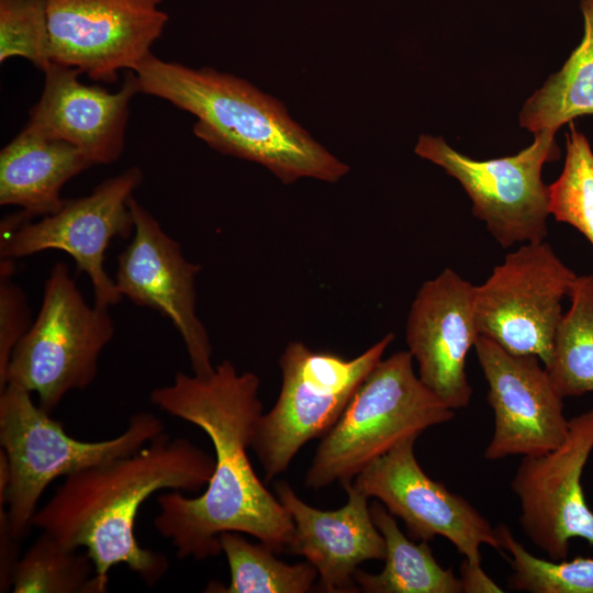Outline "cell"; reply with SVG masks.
<instances>
[{"instance_id": "cell-21", "label": "cell", "mask_w": 593, "mask_h": 593, "mask_svg": "<svg viewBox=\"0 0 593 593\" xmlns=\"http://www.w3.org/2000/svg\"><path fill=\"white\" fill-rule=\"evenodd\" d=\"M584 32L562 68L525 102L521 126L535 133L558 128L573 119L593 114V0H580Z\"/></svg>"}, {"instance_id": "cell-26", "label": "cell", "mask_w": 593, "mask_h": 593, "mask_svg": "<svg viewBox=\"0 0 593 593\" xmlns=\"http://www.w3.org/2000/svg\"><path fill=\"white\" fill-rule=\"evenodd\" d=\"M564 166L548 186L549 213L577 228L593 246V149L570 122Z\"/></svg>"}, {"instance_id": "cell-22", "label": "cell", "mask_w": 593, "mask_h": 593, "mask_svg": "<svg viewBox=\"0 0 593 593\" xmlns=\"http://www.w3.org/2000/svg\"><path fill=\"white\" fill-rule=\"evenodd\" d=\"M545 368L564 399L593 392V275L577 277Z\"/></svg>"}, {"instance_id": "cell-8", "label": "cell", "mask_w": 593, "mask_h": 593, "mask_svg": "<svg viewBox=\"0 0 593 593\" xmlns=\"http://www.w3.org/2000/svg\"><path fill=\"white\" fill-rule=\"evenodd\" d=\"M415 153L459 181L473 215L502 247L545 240L550 213L541 169L560 157L555 133H535L533 144L519 153L489 160L472 159L430 135L419 136Z\"/></svg>"}, {"instance_id": "cell-20", "label": "cell", "mask_w": 593, "mask_h": 593, "mask_svg": "<svg viewBox=\"0 0 593 593\" xmlns=\"http://www.w3.org/2000/svg\"><path fill=\"white\" fill-rule=\"evenodd\" d=\"M372 519L385 541L384 567L376 574L360 569L355 580L366 593H462L459 577L435 559L428 541L414 542L400 529L382 503L370 505Z\"/></svg>"}, {"instance_id": "cell-5", "label": "cell", "mask_w": 593, "mask_h": 593, "mask_svg": "<svg viewBox=\"0 0 593 593\" xmlns=\"http://www.w3.org/2000/svg\"><path fill=\"white\" fill-rule=\"evenodd\" d=\"M31 394L15 384L0 391V451L10 474L5 508L11 533L19 540L32 526L37 503L54 480L131 455L165 432L159 417L138 412L114 438L79 440L36 405Z\"/></svg>"}, {"instance_id": "cell-16", "label": "cell", "mask_w": 593, "mask_h": 593, "mask_svg": "<svg viewBox=\"0 0 593 593\" xmlns=\"http://www.w3.org/2000/svg\"><path fill=\"white\" fill-rule=\"evenodd\" d=\"M473 289L450 268L425 281L412 302L405 328L421 381L452 410L472 396L467 356L480 336Z\"/></svg>"}, {"instance_id": "cell-11", "label": "cell", "mask_w": 593, "mask_h": 593, "mask_svg": "<svg viewBox=\"0 0 593 593\" xmlns=\"http://www.w3.org/2000/svg\"><path fill=\"white\" fill-rule=\"evenodd\" d=\"M163 0H47L52 63L113 81L133 70L163 33Z\"/></svg>"}, {"instance_id": "cell-30", "label": "cell", "mask_w": 593, "mask_h": 593, "mask_svg": "<svg viewBox=\"0 0 593 593\" xmlns=\"http://www.w3.org/2000/svg\"><path fill=\"white\" fill-rule=\"evenodd\" d=\"M462 593H502L500 588L482 569L481 563L463 558L459 568Z\"/></svg>"}, {"instance_id": "cell-23", "label": "cell", "mask_w": 593, "mask_h": 593, "mask_svg": "<svg viewBox=\"0 0 593 593\" xmlns=\"http://www.w3.org/2000/svg\"><path fill=\"white\" fill-rule=\"evenodd\" d=\"M231 579L224 586L208 585L214 593H306L317 580L316 569L306 560L288 564L278 560L275 551L264 542L253 544L242 533L224 532L219 537Z\"/></svg>"}, {"instance_id": "cell-6", "label": "cell", "mask_w": 593, "mask_h": 593, "mask_svg": "<svg viewBox=\"0 0 593 593\" xmlns=\"http://www.w3.org/2000/svg\"><path fill=\"white\" fill-rule=\"evenodd\" d=\"M393 339L389 333L351 359L299 340L287 345L279 359L278 399L257 421L251 443L266 481L286 471L307 441L329 430Z\"/></svg>"}, {"instance_id": "cell-2", "label": "cell", "mask_w": 593, "mask_h": 593, "mask_svg": "<svg viewBox=\"0 0 593 593\" xmlns=\"http://www.w3.org/2000/svg\"><path fill=\"white\" fill-rule=\"evenodd\" d=\"M215 459L183 437L164 432L137 451L65 478L32 519V526L70 549L86 548L96 573L125 564L148 585L163 579L168 559L144 548L135 535L142 504L163 490L198 491L210 481Z\"/></svg>"}, {"instance_id": "cell-29", "label": "cell", "mask_w": 593, "mask_h": 593, "mask_svg": "<svg viewBox=\"0 0 593 593\" xmlns=\"http://www.w3.org/2000/svg\"><path fill=\"white\" fill-rule=\"evenodd\" d=\"M19 541L11 533L5 506L0 505V592L12 589L13 574L21 558Z\"/></svg>"}, {"instance_id": "cell-19", "label": "cell", "mask_w": 593, "mask_h": 593, "mask_svg": "<svg viewBox=\"0 0 593 593\" xmlns=\"http://www.w3.org/2000/svg\"><path fill=\"white\" fill-rule=\"evenodd\" d=\"M93 166L76 146L23 128L0 152V204L22 209L23 221L58 211L63 186Z\"/></svg>"}, {"instance_id": "cell-25", "label": "cell", "mask_w": 593, "mask_h": 593, "mask_svg": "<svg viewBox=\"0 0 593 593\" xmlns=\"http://www.w3.org/2000/svg\"><path fill=\"white\" fill-rule=\"evenodd\" d=\"M502 552L510 555L507 589L528 593H593V558L553 561L529 552L505 525L496 527Z\"/></svg>"}, {"instance_id": "cell-7", "label": "cell", "mask_w": 593, "mask_h": 593, "mask_svg": "<svg viewBox=\"0 0 593 593\" xmlns=\"http://www.w3.org/2000/svg\"><path fill=\"white\" fill-rule=\"evenodd\" d=\"M113 335L109 309L88 304L68 266L56 262L36 318L12 353L5 382L36 393L51 413L67 393L94 381Z\"/></svg>"}, {"instance_id": "cell-27", "label": "cell", "mask_w": 593, "mask_h": 593, "mask_svg": "<svg viewBox=\"0 0 593 593\" xmlns=\"http://www.w3.org/2000/svg\"><path fill=\"white\" fill-rule=\"evenodd\" d=\"M12 57L43 71L52 64L47 0H0V61Z\"/></svg>"}, {"instance_id": "cell-17", "label": "cell", "mask_w": 593, "mask_h": 593, "mask_svg": "<svg viewBox=\"0 0 593 593\" xmlns=\"http://www.w3.org/2000/svg\"><path fill=\"white\" fill-rule=\"evenodd\" d=\"M347 502L337 510L306 504L286 481L275 494L290 514L294 532L288 551L302 556L317 571V588L327 593L360 591L355 574L368 560H383L385 541L368 505L370 499L351 481L342 484Z\"/></svg>"}, {"instance_id": "cell-12", "label": "cell", "mask_w": 593, "mask_h": 593, "mask_svg": "<svg viewBox=\"0 0 593 593\" xmlns=\"http://www.w3.org/2000/svg\"><path fill=\"white\" fill-rule=\"evenodd\" d=\"M415 440L407 438L373 460L353 484L401 518L413 539L429 541L440 536L475 563H481L482 545L502 551L496 527L465 497L422 469L414 452Z\"/></svg>"}, {"instance_id": "cell-9", "label": "cell", "mask_w": 593, "mask_h": 593, "mask_svg": "<svg viewBox=\"0 0 593 593\" xmlns=\"http://www.w3.org/2000/svg\"><path fill=\"white\" fill-rule=\"evenodd\" d=\"M577 277L545 240L521 245L474 286L480 335L511 354L536 356L546 366L563 315L562 300Z\"/></svg>"}, {"instance_id": "cell-15", "label": "cell", "mask_w": 593, "mask_h": 593, "mask_svg": "<svg viewBox=\"0 0 593 593\" xmlns=\"http://www.w3.org/2000/svg\"><path fill=\"white\" fill-rule=\"evenodd\" d=\"M474 350L494 413V430L483 457L494 461L557 448L568 434L569 419L563 398L540 359L511 354L481 335Z\"/></svg>"}, {"instance_id": "cell-28", "label": "cell", "mask_w": 593, "mask_h": 593, "mask_svg": "<svg viewBox=\"0 0 593 593\" xmlns=\"http://www.w3.org/2000/svg\"><path fill=\"white\" fill-rule=\"evenodd\" d=\"M12 259L0 262V391L5 385L10 358L16 345L26 334L32 323L30 307L23 289L12 279Z\"/></svg>"}, {"instance_id": "cell-1", "label": "cell", "mask_w": 593, "mask_h": 593, "mask_svg": "<svg viewBox=\"0 0 593 593\" xmlns=\"http://www.w3.org/2000/svg\"><path fill=\"white\" fill-rule=\"evenodd\" d=\"M260 380L223 360L208 377L178 371L171 383L150 393L152 403L209 437L215 465L198 497L169 490L157 497L156 530L180 559L204 560L222 552L224 532L254 536L276 553L288 550L294 525L284 506L258 478L248 457L261 416Z\"/></svg>"}, {"instance_id": "cell-10", "label": "cell", "mask_w": 593, "mask_h": 593, "mask_svg": "<svg viewBox=\"0 0 593 593\" xmlns=\"http://www.w3.org/2000/svg\"><path fill=\"white\" fill-rule=\"evenodd\" d=\"M143 174L132 167L103 181L82 198L65 200L61 208L37 222L21 221L15 215L0 227L1 259H16L45 250H61L85 272L92 286L94 304L109 309L122 294L104 268V255L114 238L133 235L130 208L133 192Z\"/></svg>"}, {"instance_id": "cell-4", "label": "cell", "mask_w": 593, "mask_h": 593, "mask_svg": "<svg viewBox=\"0 0 593 593\" xmlns=\"http://www.w3.org/2000/svg\"><path fill=\"white\" fill-rule=\"evenodd\" d=\"M409 350L381 359L322 437L304 483L321 489L353 481L399 443L448 423L455 410L416 374Z\"/></svg>"}, {"instance_id": "cell-24", "label": "cell", "mask_w": 593, "mask_h": 593, "mask_svg": "<svg viewBox=\"0 0 593 593\" xmlns=\"http://www.w3.org/2000/svg\"><path fill=\"white\" fill-rule=\"evenodd\" d=\"M108 582L96 573L87 552L63 546L42 532L21 556L12 579L14 593H103Z\"/></svg>"}, {"instance_id": "cell-3", "label": "cell", "mask_w": 593, "mask_h": 593, "mask_svg": "<svg viewBox=\"0 0 593 593\" xmlns=\"http://www.w3.org/2000/svg\"><path fill=\"white\" fill-rule=\"evenodd\" d=\"M132 71L139 92L195 115L193 131L209 146L258 163L283 183L300 178L336 182L349 171L289 116L280 101L240 78L153 54Z\"/></svg>"}, {"instance_id": "cell-14", "label": "cell", "mask_w": 593, "mask_h": 593, "mask_svg": "<svg viewBox=\"0 0 593 593\" xmlns=\"http://www.w3.org/2000/svg\"><path fill=\"white\" fill-rule=\"evenodd\" d=\"M133 237L118 257L114 282L122 296L168 317L186 346L193 373L214 371L208 332L195 312V277L201 266L189 261L181 246L133 197Z\"/></svg>"}, {"instance_id": "cell-18", "label": "cell", "mask_w": 593, "mask_h": 593, "mask_svg": "<svg viewBox=\"0 0 593 593\" xmlns=\"http://www.w3.org/2000/svg\"><path fill=\"white\" fill-rule=\"evenodd\" d=\"M25 128L79 148L93 165L115 161L124 147L128 105L139 92L132 71L120 90L110 92L79 80L80 71L52 63Z\"/></svg>"}, {"instance_id": "cell-13", "label": "cell", "mask_w": 593, "mask_h": 593, "mask_svg": "<svg viewBox=\"0 0 593 593\" xmlns=\"http://www.w3.org/2000/svg\"><path fill=\"white\" fill-rule=\"evenodd\" d=\"M593 451V410L569 419L564 440L539 456H524L511 489L519 501V525L549 560L567 559L569 544L581 538L593 546V511L581 478Z\"/></svg>"}]
</instances>
